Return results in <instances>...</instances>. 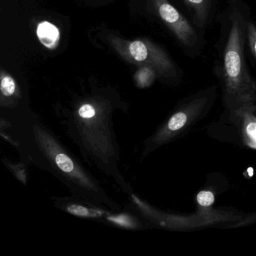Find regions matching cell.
<instances>
[{
    "label": "cell",
    "instance_id": "7",
    "mask_svg": "<svg viewBox=\"0 0 256 256\" xmlns=\"http://www.w3.org/2000/svg\"><path fill=\"white\" fill-rule=\"evenodd\" d=\"M66 204L61 202V208H65L66 210L72 215L84 218H100L103 216L104 212L101 210L94 209L83 204L84 202H66Z\"/></svg>",
    "mask_w": 256,
    "mask_h": 256
},
{
    "label": "cell",
    "instance_id": "11",
    "mask_svg": "<svg viewBox=\"0 0 256 256\" xmlns=\"http://www.w3.org/2000/svg\"><path fill=\"white\" fill-rule=\"evenodd\" d=\"M107 220L113 222L114 224L121 226V227L130 228H138L137 222L133 220L131 216L124 215V214L108 216L107 217Z\"/></svg>",
    "mask_w": 256,
    "mask_h": 256
},
{
    "label": "cell",
    "instance_id": "4",
    "mask_svg": "<svg viewBox=\"0 0 256 256\" xmlns=\"http://www.w3.org/2000/svg\"><path fill=\"white\" fill-rule=\"evenodd\" d=\"M214 94L212 91L200 92L180 106L154 136V148L176 138L202 119L210 107Z\"/></svg>",
    "mask_w": 256,
    "mask_h": 256
},
{
    "label": "cell",
    "instance_id": "10",
    "mask_svg": "<svg viewBox=\"0 0 256 256\" xmlns=\"http://www.w3.org/2000/svg\"><path fill=\"white\" fill-rule=\"evenodd\" d=\"M1 92L5 97L12 96L16 92V84L14 78L8 74H6L4 72L1 74Z\"/></svg>",
    "mask_w": 256,
    "mask_h": 256
},
{
    "label": "cell",
    "instance_id": "6",
    "mask_svg": "<svg viewBox=\"0 0 256 256\" xmlns=\"http://www.w3.org/2000/svg\"><path fill=\"white\" fill-rule=\"evenodd\" d=\"M38 41L49 50L56 48L60 40V32L54 24L49 22H42L36 28Z\"/></svg>",
    "mask_w": 256,
    "mask_h": 256
},
{
    "label": "cell",
    "instance_id": "3",
    "mask_svg": "<svg viewBox=\"0 0 256 256\" xmlns=\"http://www.w3.org/2000/svg\"><path fill=\"white\" fill-rule=\"evenodd\" d=\"M110 46L125 60L139 66L152 67L163 77L176 76V68L168 55L146 40H124L116 36L108 37Z\"/></svg>",
    "mask_w": 256,
    "mask_h": 256
},
{
    "label": "cell",
    "instance_id": "9",
    "mask_svg": "<svg viewBox=\"0 0 256 256\" xmlns=\"http://www.w3.org/2000/svg\"><path fill=\"white\" fill-rule=\"evenodd\" d=\"M185 2L191 7L196 13V17L200 24L206 22L209 13L210 2L208 0H185Z\"/></svg>",
    "mask_w": 256,
    "mask_h": 256
},
{
    "label": "cell",
    "instance_id": "8",
    "mask_svg": "<svg viewBox=\"0 0 256 256\" xmlns=\"http://www.w3.org/2000/svg\"><path fill=\"white\" fill-rule=\"evenodd\" d=\"M157 74L158 73L152 67L143 66H140L136 72L134 78L138 86L140 88H148L152 84Z\"/></svg>",
    "mask_w": 256,
    "mask_h": 256
},
{
    "label": "cell",
    "instance_id": "5",
    "mask_svg": "<svg viewBox=\"0 0 256 256\" xmlns=\"http://www.w3.org/2000/svg\"><path fill=\"white\" fill-rule=\"evenodd\" d=\"M157 16L172 31L180 42L187 47L194 46L198 36L188 20L168 1L150 0Z\"/></svg>",
    "mask_w": 256,
    "mask_h": 256
},
{
    "label": "cell",
    "instance_id": "13",
    "mask_svg": "<svg viewBox=\"0 0 256 256\" xmlns=\"http://www.w3.org/2000/svg\"><path fill=\"white\" fill-rule=\"evenodd\" d=\"M196 200L198 204L202 208H210L215 202V196L212 192L203 190L197 194Z\"/></svg>",
    "mask_w": 256,
    "mask_h": 256
},
{
    "label": "cell",
    "instance_id": "2",
    "mask_svg": "<svg viewBox=\"0 0 256 256\" xmlns=\"http://www.w3.org/2000/svg\"><path fill=\"white\" fill-rule=\"evenodd\" d=\"M246 38V22L239 13L234 12L224 53V101L228 108L256 92V82L244 59Z\"/></svg>",
    "mask_w": 256,
    "mask_h": 256
},
{
    "label": "cell",
    "instance_id": "1",
    "mask_svg": "<svg viewBox=\"0 0 256 256\" xmlns=\"http://www.w3.org/2000/svg\"><path fill=\"white\" fill-rule=\"evenodd\" d=\"M13 124L14 138L32 162L53 174L84 200L118 210L96 181L34 115H20Z\"/></svg>",
    "mask_w": 256,
    "mask_h": 256
},
{
    "label": "cell",
    "instance_id": "12",
    "mask_svg": "<svg viewBox=\"0 0 256 256\" xmlns=\"http://www.w3.org/2000/svg\"><path fill=\"white\" fill-rule=\"evenodd\" d=\"M246 34L252 53L256 60V25L253 22H246Z\"/></svg>",
    "mask_w": 256,
    "mask_h": 256
}]
</instances>
